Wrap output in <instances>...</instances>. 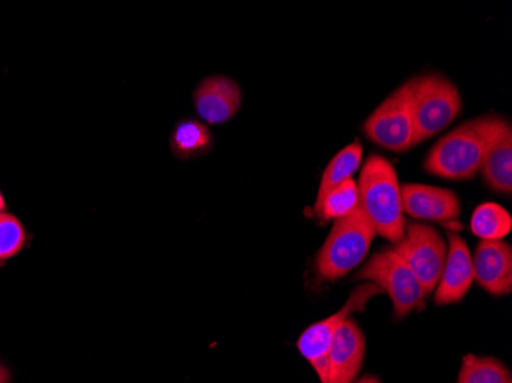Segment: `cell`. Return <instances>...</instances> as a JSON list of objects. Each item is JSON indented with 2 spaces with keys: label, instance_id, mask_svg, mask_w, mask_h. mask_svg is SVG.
Returning <instances> with one entry per match:
<instances>
[{
  "label": "cell",
  "instance_id": "5b68a950",
  "mask_svg": "<svg viewBox=\"0 0 512 383\" xmlns=\"http://www.w3.org/2000/svg\"><path fill=\"white\" fill-rule=\"evenodd\" d=\"M356 278L373 282L390 296L396 319H404L414 308L421 307L427 296L421 281L393 247L379 250L371 256Z\"/></svg>",
  "mask_w": 512,
  "mask_h": 383
},
{
  "label": "cell",
  "instance_id": "7c38bea8",
  "mask_svg": "<svg viewBox=\"0 0 512 383\" xmlns=\"http://www.w3.org/2000/svg\"><path fill=\"white\" fill-rule=\"evenodd\" d=\"M195 111L207 125H223L241 108V88L234 79L206 77L194 92Z\"/></svg>",
  "mask_w": 512,
  "mask_h": 383
},
{
  "label": "cell",
  "instance_id": "7402d4cb",
  "mask_svg": "<svg viewBox=\"0 0 512 383\" xmlns=\"http://www.w3.org/2000/svg\"><path fill=\"white\" fill-rule=\"evenodd\" d=\"M356 383H381V380L378 379V377L375 376H365L362 377L361 380H358Z\"/></svg>",
  "mask_w": 512,
  "mask_h": 383
},
{
  "label": "cell",
  "instance_id": "9c48e42d",
  "mask_svg": "<svg viewBox=\"0 0 512 383\" xmlns=\"http://www.w3.org/2000/svg\"><path fill=\"white\" fill-rule=\"evenodd\" d=\"M483 180L497 194L512 192V129L505 118L493 115L480 166Z\"/></svg>",
  "mask_w": 512,
  "mask_h": 383
},
{
  "label": "cell",
  "instance_id": "7a4b0ae2",
  "mask_svg": "<svg viewBox=\"0 0 512 383\" xmlns=\"http://www.w3.org/2000/svg\"><path fill=\"white\" fill-rule=\"evenodd\" d=\"M493 115L474 118L445 135L428 152L425 171L445 180L465 181L476 177L482 166Z\"/></svg>",
  "mask_w": 512,
  "mask_h": 383
},
{
  "label": "cell",
  "instance_id": "52a82bcc",
  "mask_svg": "<svg viewBox=\"0 0 512 383\" xmlns=\"http://www.w3.org/2000/svg\"><path fill=\"white\" fill-rule=\"evenodd\" d=\"M393 250L430 295L439 284L447 259L448 246L442 235L427 224H405L404 236L394 244Z\"/></svg>",
  "mask_w": 512,
  "mask_h": 383
},
{
  "label": "cell",
  "instance_id": "8fae6325",
  "mask_svg": "<svg viewBox=\"0 0 512 383\" xmlns=\"http://www.w3.org/2000/svg\"><path fill=\"white\" fill-rule=\"evenodd\" d=\"M474 282L473 255L467 243L457 232L448 233V252L444 270L436 287L437 305H450L462 301Z\"/></svg>",
  "mask_w": 512,
  "mask_h": 383
},
{
  "label": "cell",
  "instance_id": "d6986e66",
  "mask_svg": "<svg viewBox=\"0 0 512 383\" xmlns=\"http://www.w3.org/2000/svg\"><path fill=\"white\" fill-rule=\"evenodd\" d=\"M457 383H512V377L499 359L468 354L463 357Z\"/></svg>",
  "mask_w": 512,
  "mask_h": 383
},
{
  "label": "cell",
  "instance_id": "3957f363",
  "mask_svg": "<svg viewBox=\"0 0 512 383\" xmlns=\"http://www.w3.org/2000/svg\"><path fill=\"white\" fill-rule=\"evenodd\" d=\"M375 236V227L371 226L361 206L347 217L336 220L316 256L319 276L325 281H336L352 272L364 261Z\"/></svg>",
  "mask_w": 512,
  "mask_h": 383
},
{
  "label": "cell",
  "instance_id": "ac0fdd59",
  "mask_svg": "<svg viewBox=\"0 0 512 383\" xmlns=\"http://www.w3.org/2000/svg\"><path fill=\"white\" fill-rule=\"evenodd\" d=\"M359 206L358 183L348 180L330 190L315 204V213L324 221L341 220Z\"/></svg>",
  "mask_w": 512,
  "mask_h": 383
},
{
  "label": "cell",
  "instance_id": "44dd1931",
  "mask_svg": "<svg viewBox=\"0 0 512 383\" xmlns=\"http://www.w3.org/2000/svg\"><path fill=\"white\" fill-rule=\"evenodd\" d=\"M0 383H11V373L4 364H0Z\"/></svg>",
  "mask_w": 512,
  "mask_h": 383
},
{
  "label": "cell",
  "instance_id": "603a6c76",
  "mask_svg": "<svg viewBox=\"0 0 512 383\" xmlns=\"http://www.w3.org/2000/svg\"><path fill=\"white\" fill-rule=\"evenodd\" d=\"M5 207H7V204H5V197L4 194H2V190H0V212H4Z\"/></svg>",
  "mask_w": 512,
  "mask_h": 383
},
{
  "label": "cell",
  "instance_id": "e0dca14e",
  "mask_svg": "<svg viewBox=\"0 0 512 383\" xmlns=\"http://www.w3.org/2000/svg\"><path fill=\"white\" fill-rule=\"evenodd\" d=\"M511 229V215L496 203L480 204L471 217V232L482 241H502Z\"/></svg>",
  "mask_w": 512,
  "mask_h": 383
},
{
  "label": "cell",
  "instance_id": "277c9868",
  "mask_svg": "<svg viewBox=\"0 0 512 383\" xmlns=\"http://www.w3.org/2000/svg\"><path fill=\"white\" fill-rule=\"evenodd\" d=\"M414 146L430 140L456 120L462 109L459 89L439 74L411 79Z\"/></svg>",
  "mask_w": 512,
  "mask_h": 383
},
{
  "label": "cell",
  "instance_id": "5bb4252c",
  "mask_svg": "<svg viewBox=\"0 0 512 383\" xmlns=\"http://www.w3.org/2000/svg\"><path fill=\"white\" fill-rule=\"evenodd\" d=\"M404 213L417 220L450 221L460 215L459 197L453 190L425 184L401 186Z\"/></svg>",
  "mask_w": 512,
  "mask_h": 383
},
{
  "label": "cell",
  "instance_id": "ba28073f",
  "mask_svg": "<svg viewBox=\"0 0 512 383\" xmlns=\"http://www.w3.org/2000/svg\"><path fill=\"white\" fill-rule=\"evenodd\" d=\"M379 295H384L381 287L373 282H365L359 285L358 289L353 290L352 295L348 296L347 302L338 313L302 331L298 339L299 353L315 368L321 383H325V377H327V354L336 331L353 313L364 311L368 302Z\"/></svg>",
  "mask_w": 512,
  "mask_h": 383
},
{
  "label": "cell",
  "instance_id": "9a60e30c",
  "mask_svg": "<svg viewBox=\"0 0 512 383\" xmlns=\"http://www.w3.org/2000/svg\"><path fill=\"white\" fill-rule=\"evenodd\" d=\"M214 137L204 123L186 118L181 120L171 134V151L180 160H191L212 151Z\"/></svg>",
  "mask_w": 512,
  "mask_h": 383
},
{
  "label": "cell",
  "instance_id": "2e32d148",
  "mask_svg": "<svg viewBox=\"0 0 512 383\" xmlns=\"http://www.w3.org/2000/svg\"><path fill=\"white\" fill-rule=\"evenodd\" d=\"M362 148L359 141H353L352 145L341 149L335 157L330 160L329 166L325 167L322 174L321 184H319L318 197L316 203L321 201L330 190L335 189L339 184L352 180L355 172L358 171L362 163Z\"/></svg>",
  "mask_w": 512,
  "mask_h": 383
},
{
  "label": "cell",
  "instance_id": "4fadbf2b",
  "mask_svg": "<svg viewBox=\"0 0 512 383\" xmlns=\"http://www.w3.org/2000/svg\"><path fill=\"white\" fill-rule=\"evenodd\" d=\"M474 281L490 295L512 290V250L506 241H482L473 256Z\"/></svg>",
  "mask_w": 512,
  "mask_h": 383
},
{
  "label": "cell",
  "instance_id": "8992f818",
  "mask_svg": "<svg viewBox=\"0 0 512 383\" xmlns=\"http://www.w3.org/2000/svg\"><path fill=\"white\" fill-rule=\"evenodd\" d=\"M410 82L399 86L393 94L365 120L362 131L376 145L393 152H407L414 146L413 103Z\"/></svg>",
  "mask_w": 512,
  "mask_h": 383
},
{
  "label": "cell",
  "instance_id": "ffe728a7",
  "mask_svg": "<svg viewBox=\"0 0 512 383\" xmlns=\"http://www.w3.org/2000/svg\"><path fill=\"white\" fill-rule=\"evenodd\" d=\"M27 243V230L13 213L0 212V262L16 256Z\"/></svg>",
  "mask_w": 512,
  "mask_h": 383
},
{
  "label": "cell",
  "instance_id": "6da1fadb",
  "mask_svg": "<svg viewBox=\"0 0 512 383\" xmlns=\"http://www.w3.org/2000/svg\"><path fill=\"white\" fill-rule=\"evenodd\" d=\"M359 206L376 235L396 244L404 236L405 218L401 184L393 164L381 155H371L358 181Z\"/></svg>",
  "mask_w": 512,
  "mask_h": 383
},
{
  "label": "cell",
  "instance_id": "30bf717a",
  "mask_svg": "<svg viewBox=\"0 0 512 383\" xmlns=\"http://www.w3.org/2000/svg\"><path fill=\"white\" fill-rule=\"evenodd\" d=\"M365 356V336L358 322L348 318L336 331L327 354L325 383H353Z\"/></svg>",
  "mask_w": 512,
  "mask_h": 383
}]
</instances>
